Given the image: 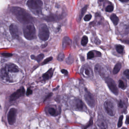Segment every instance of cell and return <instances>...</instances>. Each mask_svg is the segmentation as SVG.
I'll return each mask as SVG.
<instances>
[{"instance_id": "6da1fadb", "label": "cell", "mask_w": 129, "mask_h": 129, "mask_svg": "<svg viewBox=\"0 0 129 129\" xmlns=\"http://www.w3.org/2000/svg\"><path fill=\"white\" fill-rule=\"evenodd\" d=\"M11 11L18 21L22 24H25L31 23L33 20L31 15L22 8L17 7H12Z\"/></svg>"}, {"instance_id": "7a4b0ae2", "label": "cell", "mask_w": 129, "mask_h": 129, "mask_svg": "<svg viewBox=\"0 0 129 129\" xmlns=\"http://www.w3.org/2000/svg\"><path fill=\"white\" fill-rule=\"evenodd\" d=\"M24 37L28 40H31L36 37V30L34 25L31 23L25 24L23 28Z\"/></svg>"}, {"instance_id": "3957f363", "label": "cell", "mask_w": 129, "mask_h": 129, "mask_svg": "<svg viewBox=\"0 0 129 129\" xmlns=\"http://www.w3.org/2000/svg\"><path fill=\"white\" fill-rule=\"evenodd\" d=\"M104 107L106 112L109 116L113 117L116 113V108L115 104L113 101L108 99L105 101Z\"/></svg>"}, {"instance_id": "277c9868", "label": "cell", "mask_w": 129, "mask_h": 129, "mask_svg": "<svg viewBox=\"0 0 129 129\" xmlns=\"http://www.w3.org/2000/svg\"><path fill=\"white\" fill-rule=\"evenodd\" d=\"M50 32L49 28L45 24H42L39 28L38 37L41 40L45 41L49 39Z\"/></svg>"}, {"instance_id": "5b68a950", "label": "cell", "mask_w": 129, "mask_h": 129, "mask_svg": "<svg viewBox=\"0 0 129 129\" xmlns=\"http://www.w3.org/2000/svg\"><path fill=\"white\" fill-rule=\"evenodd\" d=\"M72 108L74 110L77 111H83L85 109V106L82 100L79 99H75L70 102Z\"/></svg>"}, {"instance_id": "8992f818", "label": "cell", "mask_w": 129, "mask_h": 129, "mask_svg": "<svg viewBox=\"0 0 129 129\" xmlns=\"http://www.w3.org/2000/svg\"><path fill=\"white\" fill-rule=\"evenodd\" d=\"M84 97L85 101L89 106L91 108H93L95 107V102L93 95L86 88H85L84 89Z\"/></svg>"}, {"instance_id": "52a82bcc", "label": "cell", "mask_w": 129, "mask_h": 129, "mask_svg": "<svg viewBox=\"0 0 129 129\" xmlns=\"http://www.w3.org/2000/svg\"><path fill=\"white\" fill-rule=\"evenodd\" d=\"M43 4L41 0H28L27 3L28 8L32 10H39L41 9Z\"/></svg>"}, {"instance_id": "ba28073f", "label": "cell", "mask_w": 129, "mask_h": 129, "mask_svg": "<svg viewBox=\"0 0 129 129\" xmlns=\"http://www.w3.org/2000/svg\"><path fill=\"white\" fill-rule=\"evenodd\" d=\"M105 80L109 89L114 94L117 95L118 94V90L114 81L112 78L108 77L106 78Z\"/></svg>"}, {"instance_id": "9c48e42d", "label": "cell", "mask_w": 129, "mask_h": 129, "mask_svg": "<svg viewBox=\"0 0 129 129\" xmlns=\"http://www.w3.org/2000/svg\"><path fill=\"white\" fill-rule=\"evenodd\" d=\"M17 112V109L15 108H11L10 109L7 115V119L9 124L12 125L15 123Z\"/></svg>"}, {"instance_id": "30bf717a", "label": "cell", "mask_w": 129, "mask_h": 129, "mask_svg": "<svg viewBox=\"0 0 129 129\" xmlns=\"http://www.w3.org/2000/svg\"><path fill=\"white\" fill-rule=\"evenodd\" d=\"M80 72L85 78L91 77L93 75L92 69L87 64L84 65L82 66L80 70Z\"/></svg>"}, {"instance_id": "8fae6325", "label": "cell", "mask_w": 129, "mask_h": 129, "mask_svg": "<svg viewBox=\"0 0 129 129\" xmlns=\"http://www.w3.org/2000/svg\"><path fill=\"white\" fill-rule=\"evenodd\" d=\"M25 93V89L22 86L11 95L10 98V101L12 102V101L17 100L19 98L24 96Z\"/></svg>"}, {"instance_id": "7c38bea8", "label": "cell", "mask_w": 129, "mask_h": 129, "mask_svg": "<svg viewBox=\"0 0 129 129\" xmlns=\"http://www.w3.org/2000/svg\"><path fill=\"white\" fill-rule=\"evenodd\" d=\"M94 69L95 72L98 73L103 78L105 79L108 77V74L107 70L104 67H103L99 64H97L95 66Z\"/></svg>"}, {"instance_id": "4fadbf2b", "label": "cell", "mask_w": 129, "mask_h": 129, "mask_svg": "<svg viewBox=\"0 0 129 129\" xmlns=\"http://www.w3.org/2000/svg\"><path fill=\"white\" fill-rule=\"evenodd\" d=\"M9 31L12 37L14 39H18L19 37L18 28L15 24H12L10 26Z\"/></svg>"}, {"instance_id": "5bb4252c", "label": "cell", "mask_w": 129, "mask_h": 129, "mask_svg": "<svg viewBox=\"0 0 129 129\" xmlns=\"http://www.w3.org/2000/svg\"><path fill=\"white\" fill-rule=\"evenodd\" d=\"M6 68L7 71L9 72L16 73L19 71L18 66L13 63H9L7 64Z\"/></svg>"}, {"instance_id": "9a60e30c", "label": "cell", "mask_w": 129, "mask_h": 129, "mask_svg": "<svg viewBox=\"0 0 129 129\" xmlns=\"http://www.w3.org/2000/svg\"><path fill=\"white\" fill-rule=\"evenodd\" d=\"M0 77L4 80H6L7 81H10L9 77L7 73V71L6 68H3L0 71Z\"/></svg>"}, {"instance_id": "2e32d148", "label": "cell", "mask_w": 129, "mask_h": 129, "mask_svg": "<svg viewBox=\"0 0 129 129\" xmlns=\"http://www.w3.org/2000/svg\"><path fill=\"white\" fill-rule=\"evenodd\" d=\"M97 124L98 127L101 129H107L108 125L107 122L103 118H99L97 120Z\"/></svg>"}, {"instance_id": "e0dca14e", "label": "cell", "mask_w": 129, "mask_h": 129, "mask_svg": "<svg viewBox=\"0 0 129 129\" xmlns=\"http://www.w3.org/2000/svg\"><path fill=\"white\" fill-rule=\"evenodd\" d=\"M53 73V70L52 69H50L49 70H48L46 73L43 74L42 76V77L44 80H47L51 78L52 76Z\"/></svg>"}, {"instance_id": "ac0fdd59", "label": "cell", "mask_w": 129, "mask_h": 129, "mask_svg": "<svg viewBox=\"0 0 129 129\" xmlns=\"http://www.w3.org/2000/svg\"><path fill=\"white\" fill-rule=\"evenodd\" d=\"M44 20L48 22H52L56 21L59 18L58 16L55 15H50L48 16H46L44 18Z\"/></svg>"}, {"instance_id": "d6986e66", "label": "cell", "mask_w": 129, "mask_h": 129, "mask_svg": "<svg viewBox=\"0 0 129 129\" xmlns=\"http://www.w3.org/2000/svg\"><path fill=\"white\" fill-rule=\"evenodd\" d=\"M71 40L69 37H64L62 40V42L63 49H64L67 47L70 46L71 44Z\"/></svg>"}, {"instance_id": "ffe728a7", "label": "cell", "mask_w": 129, "mask_h": 129, "mask_svg": "<svg viewBox=\"0 0 129 129\" xmlns=\"http://www.w3.org/2000/svg\"><path fill=\"white\" fill-rule=\"evenodd\" d=\"M59 111H57L54 107H50L48 108V113L51 116H54V117L57 116L60 114V112H59Z\"/></svg>"}, {"instance_id": "44dd1931", "label": "cell", "mask_w": 129, "mask_h": 129, "mask_svg": "<svg viewBox=\"0 0 129 129\" xmlns=\"http://www.w3.org/2000/svg\"><path fill=\"white\" fill-rule=\"evenodd\" d=\"M44 55L43 53L39 54L37 56H35L34 55H31L30 56L31 58V59H34L37 61L38 62H40L44 58Z\"/></svg>"}, {"instance_id": "7402d4cb", "label": "cell", "mask_w": 129, "mask_h": 129, "mask_svg": "<svg viewBox=\"0 0 129 129\" xmlns=\"http://www.w3.org/2000/svg\"><path fill=\"white\" fill-rule=\"evenodd\" d=\"M121 68V64L120 62L117 63L115 66L113 70V74L114 75H115L118 73L119 71L120 70Z\"/></svg>"}, {"instance_id": "603a6c76", "label": "cell", "mask_w": 129, "mask_h": 129, "mask_svg": "<svg viewBox=\"0 0 129 129\" xmlns=\"http://www.w3.org/2000/svg\"><path fill=\"white\" fill-rule=\"evenodd\" d=\"M110 19L114 25H116L118 24L119 22V19L115 14H112L111 15Z\"/></svg>"}, {"instance_id": "cb8c5ba5", "label": "cell", "mask_w": 129, "mask_h": 129, "mask_svg": "<svg viewBox=\"0 0 129 129\" xmlns=\"http://www.w3.org/2000/svg\"><path fill=\"white\" fill-rule=\"evenodd\" d=\"M117 52L120 54H122L123 52L124 47L121 45H117L115 47Z\"/></svg>"}, {"instance_id": "d4e9b609", "label": "cell", "mask_w": 129, "mask_h": 129, "mask_svg": "<svg viewBox=\"0 0 129 129\" xmlns=\"http://www.w3.org/2000/svg\"><path fill=\"white\" fill-rule=\"evenodd\" d=\"M118 87L123 90L126 89L127 87V85H126L123 81L122 80H119L118 81Z\"/></svg>"}, {"instance_id": "484cf974", "label": "cell", "mask_w": 129, "mask_h": 129, "mask_svg": "<svg viewBox=\"0 0 129 129\" xmlns=\"http://www.w3.org/2000/svg\"><path fill=\"white\" fill-rule=\"evenodd\" d=\"M88 42V38L87 36H84L83 37L81 40V44L83 46H86Z\"/></svg>"}, {"instance_id": "4316f807", "label": "cell", "mask_w": 129, "mask_h": 129, "mask_svg": "<svg viewBox=\"0 0 129 129\" xmlns=\"http://www.w3.org/2000/svg\"><path fill=\"white\" fill-rule=\"evenodd\" d=\"M87 9V6H86L81 9V11L80 15V17H79V19H80V20H81L82 17H83L85 13L86 12Z\"/></svg>"}, {"instance_id": "83f0119b", "label": "cell", "mask_w": 129, "mask_h": 129, "mask_svg": "<svg viewBox=\"0 0 129 129\" xmlns=\"http://www.w3.org/2000/svg\"><path fill=\"white\" fill-rule=\"evenodd\" d=\"M94 52L93 51H90L87 54V59H91L95 57Z\"/></svg>"}, {"instance_id": "f1b7e54d", "label": "cell", "mask_w": 129, "mask_h": 129, "mask_svg": "<svg viewBox=\"0 0 129 129\" xmlns=\"http://www.w3.org/2000/svg\"><path fill=\"white\" fill-rule=\"evenodd\" d=\"M123 115H121L120 116L117 124L118 127H121L122 126L123 124Z\"/></svg>"}, {"instance_id": "f546056e", "label": "cell", "mask_w": 129, "mask_h": 129, "mask_svg": "<svg viewBox=\"0 0 129 129\" xmlns=\"http://www.w3.org/2000/svg\"><path fill=\"white\" fill-rule=\"evenodd\" d=\"M114 10V7L112 5L108 6L106 8V11L108 12H111Z\"/></svg>"}, {"instance_id": "4dcf8cb0", "label": "cell", "mask_w": 129, "mask_h": 129, "mask_svg": "<svg viewBox=\"0 0 129 129\" xmlns=\"http://www.w3.org/2000/svg\"><path fill=\"white\" fill-rule=\"evenodd\" d=\"M64 58L65 55L64 53H60L59 54L57 59H58V61H62L64 60Z\"/></svg>"}, {"instance_id": "1f68e13d", "label": "cell", "mask_w": 129, "mask_h": 129, "mask_svg": "<svg viewBox=\"0 0 129 129\" xmlns=\"http://www.w3.org/2000/svg\"><path fill=\"white\" fill-rule=\"evenodd\" d=\"M52 59L53 57H52V56H50V57L46 59L43 61V63H42V65H45L46 64H47V63H48L49 62L52 61Z\"/></svg>"}, {"instance_id": "d6a6232c", "label": "cell", "mask_w": 129, "mask_h": 129, "mask_svg": "<svg viewBox=\"0 0 129 129\" xmlns=\"http://www.w3.org/2000/svg\"><path fill=\"white\" fill-rule=\"evenodd\" d=\"M91 18H92V15L89 14L85 16V17L84 18V20L85 21H89L91 19Z\"/></svg>"}, {"instance_id": "836d02e7", "label": "cell", "mask_w": 129, "mask_h": 129, "mask_svg": "<svg viewBox=\"0 0 129 129\" xmlns=\"http://www.w3.org/2000/svg\"><path fill=\"white\" fill-rule=\"evenodd\" d=\"M2 55L6 57H10L12 56V53H2Z\"/></svg>"}, {"instance_id": "e575fe53", "label": "cell", "mask_w": 129, "mask_h": 129, "mask_svg": "<svg viewBox=\"0 0 129 129\" xmlns=\"http://www.w3.org/2000/svg\"><path fill=\"white\" fill-rule=\"evenodd\" d=\"M93 124V122L92 119V118H90V120L89 121V123L84 127V129L88 128V127L92 125Z\"/></svg>"}, {"instance_id": "d590c367", "label": "cell", "mask_w": 129, "mask_h": 129, "mask_svg": "<svg viewBox=\"0 0 129 129\" xmlns=\"http://www.w3.org/2000/svg\"><path fill=\"white\" fill-rule=\"evenodd\" d=\"M124 75H125L127 79H129V69H126L123 72Z\"/></svg>"}, {"instance_id": "8d00e7d4", "label": "cell", "mask_w": 129, "mask_h": 129, "mask_svg": "<svg viewBox=\"0 0 129 129\" xmlns=\"http://www.w3.org/2000/svg\"><path fill=\"white\" fill-rule=\"evenodd\" d=\"M124 104L123 102L121 100H120L118 102V106L119 108H123L124 107Z\"/></svg>"}, {"instance_id": "74e56055", "label": "cell", "mask_w": 129, "mask_h": 129, "mask_svg": "<svg viewBox=\"0 0 129 129\" xmlns=\"http://www.w3.org/2000/svg\"><path fill=\"white\" fill-rule=\"evenodd\" d=\"M32 93H33L32 90L30 88H28L27 90L26 94L27 96H29L32 94Z\"/></svg>"}, {"instance_id": "f35d334b", "label": "cell", "mask_w": 129, "mask_h": 129, "mask_svg": "<svg viewBox=\"0 0 129 129\" xmlns=\"http://www.w3.org/2000/svg\"><path fill=\"white\" fill-rule=\"evenodd\" d=\"M61 72L62 74H64L66 75H68V71L64 69H62L61 70Z\"/></svg>"}, {"instance_id": "ab89813d", "label": "cell", "mask_w": 129, "mask_h": 129, "mask_svg": "<svg viewBox=\"0 0 129 129\" xmlns=\"http://www.w3.org/2000/svg\"><path fill=\"white\" fill-rule=\"evenodd\" d=\"M52 95V93H49V95H48L47 96V97L45 98V100H44V102H45V101H46V100H47L48 99H49V98H50V97H51Z\"/></svg>"}, {"instance_id": "60d3db41", "label": "cell", "mask_w": 129, "mask_h": 129, "mask_svg": "<svg viewBox=\"0 0 129 129\" xmlns=\"http://www.w3.org/2000/svg\"><path fill=\"white\" fill-rule=\"evenodd\" d=\"M125 123L126 124H128L129 123V117L128 115H127L126 117V122Z\"/></svg>"}, {"instance_id": "b9f144b4", "label": "cell", "mask_w": 129, "mask_h": 129, "mask_svg": "<svg viewBox=\"0 0 129 129\" xmlns=\"http://www.w3.org/2000/svg\"><path fill=\"white\" fill-rule=\"evenodd\" d=\"M119 1L122 3H127L129 1V0H119Z\"/></svg>"}, {"instance_id": "7bdbcfd3", "label": "cell", "mask_w": 129, "mask_h": 129, "mask_svg": "<svg viewBox=\"0 0 129 129\" xmlns=\"http://www.w3.org/2000/svg\"><path fill=\"white\" fill-rule=\"evenodd\" d=\"M47 44H43V45H42V46H41V47L43 48H45V47H46L47 46Z\"/></svg>"}, {"instance_id": "ee69618b", "label": "cell", "mask_w": 129, "mask_h": 129, "mask_svg": "<svg viewBox=\"0 0 129 129\" xmlns=\"http://www.w3.org/2000/svg\"><path fill=\"white\" fill-rule=\"evenodd\" d=\"M99 1H101V2H102V1H103L102 0H99Z\"/></svg>"}]
</instances>
